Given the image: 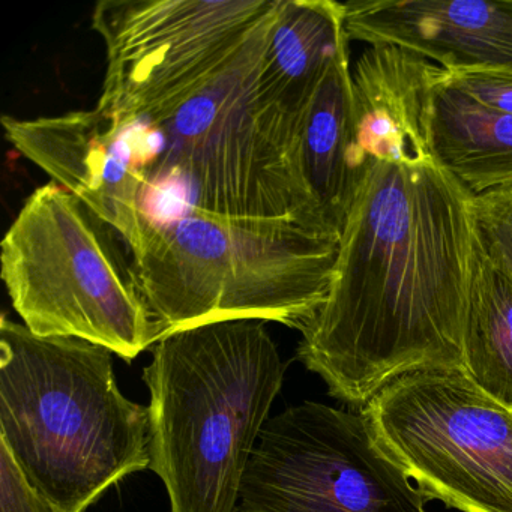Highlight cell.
Here are the masks:
<instances>
[{
	"mask_svg": "<svg viewBox=\"0 0 512 512\" xmlns=\"http://www.w3.org/2000/svg\"><path fill=\"white\" fill-rule=\"evenodd\" d=\"M278 0H103L92 28L106 47L98 109L143 115L232 58Z\"/></svg>",
	"mask_w": 512,
	"mask_h": 512,
	"instance_id": "cell-9",
	"label": "cell"
},
{
	"mask_svg": "<svg viewBox=\"0 0 512 512\" xmlns=\"http://www.w3.org/2000/svg\"><path fill=\"white\" fill-rule=\"evenodd\" d=\"M361 412L314 401L266 421L239 490L241 512H428Z\"/></svg>",
	"mask_w": 512,
	"mask_h": 512,
	"instance_id": "cell-8",
	"label": "cell"
},
{
	"mask_svg": "<svg viewBox=\"0 0 512 512\" xmlns=\"http://www.w3.org/2000/svg\"><path fill=\"white\" fill-rule=\"evenodd\" d=\"M119 235L52 182L23 203L2 241V280L26 328L74 337L127 362L164 337Z\"/></svg>",
	"mask_w": 512,
	"mask_h": 512,
	"instance_id": "cell-6",
	"label": "cell"
},
{
	"mask_svg": "<svg viewBox=\"0 0 512 512\" xmlns=\"http://www.w3.org/2000/svg\"><path fill=\"white\" fill-rule=\"evenodd\" d=\"M443 76L452 86L482 106L512 116V68L443 70Z\"/></svg>",
	"mask_w": 512,
	"mask_h": 512,
	"instance_id": "cell-18",
	"label": "cell"
},
{
	"mask_svg": "<svg viewBox=\"0 0 512 512\" xmlns=\"http://www.w3.org/2000/svg\"><path fill=\"white\" fill-rule=\"evenodd\" d=\"M2 127L17 152L109 223L131 254L142 248L145 178L110 113L95 107L35 119L4 116Z\"/></svg>",
	"mask_w": 512,
	"mask_h": 512,
	"instance_id": "cell-10",
	"label": "cell"
},
{
	"mask_svg": "<svg viewBox=\"0 0 512 512\" xmlns=\"http://www.w3.org/2000/svg\"><path fill=\"white\" fill-rule=\"evenodd\" d=\"M440 67L392 44H373L352 71L355 169L367 160L425 164L434 160L430 110Z\"/></svg>",
	"mask_w": 512,
	"mask_h": 512,
	"instance_id": "cell-12",
	"label": "cell"
},
{
	"mask_svg": "<svg viewBox=\"0 0 512 512\" xmlns=\"http://www.w3.org/2000/svg\"><path fill=\"white\" fill-rule=\"evenodd\" d=\"M349 46L344 4L281 0L263 55L257 104L269 127L295 149L308 110L338 53Z\"/></svg>",
	"mask_w": 512,
	"mask_h": 512,
	"instance_id": "cell-13",
	"label": "cell"
},
{
	"mask_svg": "<svg viewBox=\"0 0 512 512\" xmlns=\"http://www.w3.org/2000/svg\"><path fill=\"white\" fill-rule=\"evenodd\" d=\"M463 370L485 394L512 410V280L488 259L476 235Z\"/></svg>",
	"mask_w": 512,
	"mask_h": 512,
	"instance_id": "cell-16",
	"label": "cell"
},
{
	"mask_svg": "<svg viewBox=\"0 0 512 512\" xmlns=\"http://www.w3.org/2000/svg\"><path fill=\"white\" fill-rule=\"evenodd\" d=\"M430 142L434 160L473 196L512 187V116L452 86L442 68L431 97Z\"/></svg>",
	"mask_w": 512,
	"mask_h": 512,
	"instance_id": "cell-15",
	"label": "cell"
},
{
	"mask_svg": "<svg viewBox=\"0 0 512 512\" xmlns=\"http://www.w3.org/2000/svg\"><path fill=\"white\" fill-rule=\"evenodd\" d=\"M473 220L482 250L512 280V187L473 196Z\"/></svg>",
	"mask_w": 512,
	"mask_h": 512,
	"instance_id": "cell-17",
	"label": "cell"
},
{
	"mask_svg": "<svg viewBox=\"0 0 512 512\" xmlns=\"http://www.w3.org/2000/svg\"><path fill=\"white\" fill-rule=\"evenodd\" d=\"M473 247V194L437 161L367 160L299 361L358 410L404 374L463 370Z\"/></svg>",
	"mask_w": 512,
	"mask_h": 512,
	"instance_id": "cell-1",
	"label": "cell"
},
{
	"mask_svg": "<svg viewBox=\"0 0 512 512\" xmlns=\"http://www.w3.org/2000/svg\"><path fill=\"white\" fill-rule=\"evenodd\" d=\"M338 247L298 224L191 214L149 230L133 266L164 337L242 319L301 331L325 302Z\"/></svg>",
	"mask_w": 512,
	"mask_h": 512,
	"instance_id": "cell-5",
	"label": "cell"
},
{
	"mask_svg": "<svg viewBox=\"0 0 512 512\" xmlns=\"http://www.w3.org/2000/svg\"><path fill=\"white\" fill-rule=\"evenodd\" d=\"M347 38L392 44L446 71L512 68V0H353Z\"/></svg>",
	"mask_w": 512,
	"mask_h": 512,
	"instance_id": "cell-11",
	"label": "cell"
},
{
	"mask_svg": "<svg viewBox=\"0 0 512 512\" xmlns=\"http://www.w3.org/2000/svg\"><path fill=\"white\" fill-rule=\"evenodd\" d=\"M107 347L0 323V443L61 512H83L151 466L149 409L116 383Z\"/></svg>",
	"mask_w": 512,
	"mask_h": 512,
	"instance_id": "cell-3",
	"label": "cell"
},
{
	"mask_svg": "<svg viewBox=\"0 0 512 512\" xmlns=\"http://www.w3.org/2000/svg\"><path fill=\"white\" fill-rule=\"evenodd\" d=\"M286 364L262 320H221L161 338L143 371L151 466L170 512H233Z\"/></svg>",
	"mask_w": 512,
	"mask_h": 512,
	"instance_id": "cell-4",
	"label": "cell"
},
{
	"mask_svg": "<svg viewBox=\"0 0 512 512\" xmlns=\"http://www.w3.org/2000/svg\"><path fill=\"white\" fill-rule=\"evenodd\" d=\"M281 0L247 43L181 97L118 115L145 176L149 230L191 214L292 223L332 236L305 188L295 151L257 104L263 55ZM337 238V236H335Z\"/></svg>",
	"mask_w": 512,
	"mask_h": 512,
	"instance_id": "cell-2",
	"label": "cell"
},
{
	"mask_svg": "<svg viewBox=\"0 0 512 512\" xmlns=\"http://www.w3.org/2000/svg\"><path fill=\"white\" fill-rule=\"evenodd\" d=\"M298 166L323 226L341 238L359 178L349 46L332 62L308 110L299 137Z\"/></svg>",
	"mask_w": 512,
	"mask_h": 512,
	"instance_id": "cell-14",
	"label": "cell"
},
{
	"mask_svg": "<svg viewBox=\"0 0 512 512\" xmlns=\"http://www.w3.org/2000/svg\"><path fill=\"white\" fill-rule=\"evenodd\" d=\"M359 412L427 499L461 512H512V410L463 370L404 374Z\"/></svg>",
	"mask_w": 512,
	"mask_h": 512,
	"instance_id": "cell-7",
	"label": "cell"
},
{
	"mask_svg": "<svg viewBox=\"0 0 512 512\" xmlns=\"http://www.w3.org/2000/svg\"><path fill=\"white\" fill-rule=\"evenodd\" d=\"M0 512H61L26 481L7 446L0 443Z\"/></svg>",
	"mask_w": 512,
	"mask_h": 512,
	"instance_id": "cell-19",
	"label": "cell"
}]
</instances>
